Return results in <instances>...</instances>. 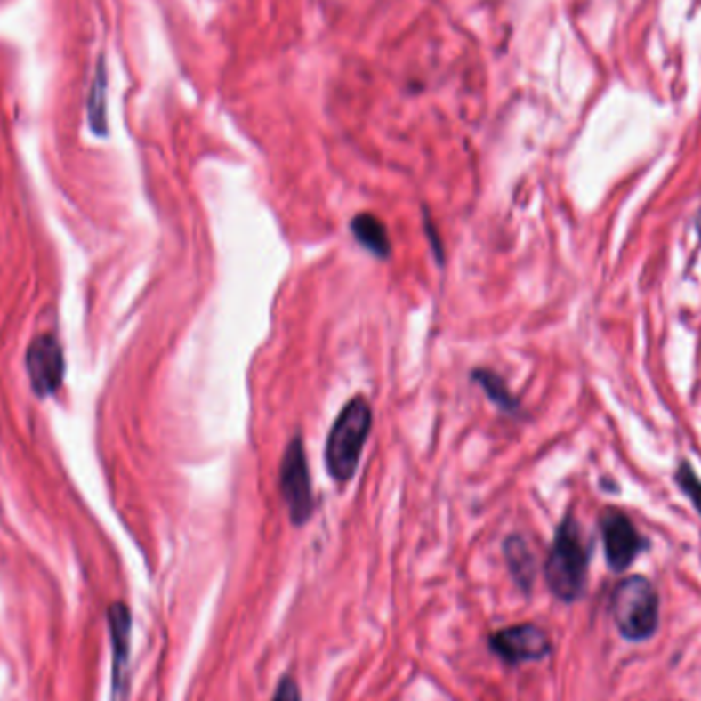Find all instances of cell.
Wrapping results in <instances>:
<instances>
[{
    "label": "cell",
    "mask_w": 701,
    "mask_h": 701,
    "mask_svg": "<svg viewBox=\"0 0 701 701\" xmlns=\"http://www.w3.org/2000/svg\"><path fill=\"white\" fill-rule=\"evenodd\" d=\"M474 380L478 382V386L487 392V396L496 404L498 408L507 410V413H515L517 400H515V396L511 394L507 383L503 382V377H498L495 372H488V369H478V372L474 374Z\"/></svg>",
    "instance_id": "obj_11"
},
{
    "label": "cell",
    "mask_w": 701,
    "mask_h": 701,
    "mask_svg": "<svg viewBox=\"0 0 701 701\" xmlns=\"http://www.w3.org/2000/svg\"><path fill=\"white\" fill-rule=\"evenodd\" d=\"M271 701H302L298 683L292 677H283L279 681L278 689H275V696Z\"/></svg>",
    "instance_id": "obj_14"
},
{
    "label": "cell",
    "mask_w": 701,
    "mask_h": 701,
    "mask_svg": "<svg viewBox=\"0 0 701 701\" xmlns=\"http://www.w3.org/2000/svg\"><path fill=\"white\" fill-rule=\"evenodd\" d=\"M677 484L681 487V490L691 498L693 507H696L697 513L701 515V480L696 471H693L691 463L687 462L681 463L677 470Z\"/></svg>",
    "instance_id": "obj_13"
},
{
    "label": "cell",
    "mask_w": 701,
    "mask_h": 701,
    "mask_svg": "<svg viewBox=\"0 0 701 701\" xmlns=\"http://www.w3.org/2000/svg\"><path fill=\"white\" fill-rule=\"evenodd\" d=\"M27 374L39 396H50L64 380V353L52 334H42L27 350Z\"/></svg>",
    "instance_id": "obj_6"
},
{
    "label": "cell",
    "mask_w": 701,
    "mask_h": 701,
    "mask_svg": "<svg viewBox=\"0 0 701 701\" xmlns=\"http://www.w3.org/2000/svg\"><path fill=\"white\" fill-rule=\"evenodd\" d=\"M109 625L113 638V677H116V689L119 691L124 687L132 630V616L124 603H116L109 609Z\"/></svg>",
    "instance_id": "obj_8"
},
{
    "label": "cell",
    "mask_w": 701,
    "mask_h": 701,
    "mask_svg": "<svg viewBox=\"0 0 701 701\" xmlns=\"http://www.w3.org/2000/svg\"><path fill=\"white\" fill-rule=\"evenodd\" d=\"M372 407L363 396H357L347 402L330 429L326 439L325 460L328 474L336 482H349L359 466L363 445L372 431Z\"/></svg>",
    "instance_id": "obj_1"
},
{
    "label": "cell",
    "mask_w": 701,
    "mask_h": 701,
    "mask_svg": "<svg viewBox=\"0 0 701 701\" xmlns=\"http://www.w3.org/2000/svg\"><path fill=\"white\" fill-rule=\"evenodd\" d=\"M504 556H507L511 575H513L517 584L528 591L536 578V560L528 542L519 536L509 537L504 544Z\"/></svg>",
    "instance_id": "obj_10"
},
{
    "label": "cell",
    "mask_w": 701,
    "mask_h": 701,
    "mask_svg": "<svg viewBox=\"0 0 701 701\" xmlns=\"http://www.w3.org/2000/svg\"><path fill=\"white\" fill-rule=\"evenodd\" d=\"M611 613L630 642L649 640L658 628V592L649 578L628 576L613 589Z\"/></svg>",
    "instance_id": "obj_3"
},
{
    "label": "cell",
    "mask_w": 701,
    "mask_h": 701,
    "mask_svg": "<svg viewBox=\"0 0 701 701\" xmlns=\"http://www.w3.org/2000/svg\"><path fill=\"white\" fill-rule=\"evenodd\" d=\"M490 649L509 665L542 660L552 652V642L542 628L534 624L509 625L490 636Z\"/></svg>",
    "instance_id": "obj_5"
},
{
    "label": "cell",
    "mask_w": 701,
    "mask_h": 701,
    "mask_svg": "<svg viewBox=\"0 0 701 701\" xmlns=\"http://www.w3.org/2000/svg\"><path fill=\"white\" fill-rule=\"evenodd\" d=\"M350 232L363 248L375 254L377 259H388L392 253L386 224L374 214H359L350 220Z\"/></svg>",
    "instance_id": "obj_9"
},
{
    "label": "cell",
    "mask_w": 701,
    "mask_h": 701,
    "mask_svg": "<svg viewBox=\"0 0 701 701\" xmlns=\"http://www.w3.org/2000/svg\"><path fill=\"white\" fill-rule=\"evenodd\" d=\"M589 554L583 542L581 528L572 517H566L556 531L554 544L545 560V581L560 601L572 603L583 595L586 583Z\"/></svg>",
    "instance_id": "obj_2"
},
{
    "label": "cell",
    "mask_w": 701,
    "mask_h": 701,
    "mask_svg": "<svg viewBox=\"0 0 701 701\" xmlns=\"http://www.w3.org/2000/svg\"><path fill=\"white\" fill-rule=\"evenodd\" d=\"M279 487L289 519L295 525H304L314 513V492L302 437H294L281 457Z\"/></svg>",
    "instance_id": "obj_4"
},
{
    "label": "cell",
    "mask_w": 701,
    "mask_h": 701,
    "mask_svg": "<svg viewBox=\"0 0 701 701\" xmlns=\"http://www.w3.org/2000/svg\"><path fill=\"white\" fill-rule=\"evenodd\" d=\"M601 534L605 556L611 568L616 572L628 568L642 548V539L633 523L619 511H608L601 517Z\"/></svg>",
    "instance_id": "obj_7"
},
{
    "label": "cell",
    "mask_w": 701,
    "mask_h": 701,
    "mask_svg": "<svg viewBox=\"0 0 701 701\" xmlns=\"http://www.w3.org/2000/svg\"><path fill=\"white\" fill-rule=\"evenodd\" d=\"M105 70L103 66H99V74L94 77V83H93V93H91V124H93V130L99 132V133H105V127H107V121H105Z\"/></svg>",
    "instance_id": "obj_12"
}]
</instances>
